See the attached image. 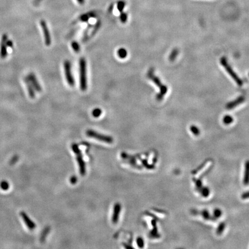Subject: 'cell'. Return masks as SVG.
Instances as JSON below:
<instances>
[{"label":"cell","mask_w":249,"mask_h":249,"mask_svg":"<svg viewBox=\"0 0 249 249\" xmlns=\"http://www.w3.org/2000/svg\"><path fill=\"white\" fill-rule=\"evenodd\" d=\"M190 130L193 133V134H194L195 136H198L200 134V130L198 129V127L195 126H192L190 127Z\"/></svg>","instance_id":"28"},{"label":"cell","mask_w":249,"mask_h":249,"mask_svg":"<svg viewBox=\"0 0 249 249\" xmlns=\"http://www.w3.org/2000/svg\"><path fill=\"white\" fill-rule=\"evenodd\" d=\"M193 213L194 214H198V213L201 214V215H202L203 217L206 220H215V218L210 216L208 212L206 210H204L201 212H196L193 211Z\"/></svg>","instance_id":"15"},{"label":"cell","mask_w":249,"mask_h":249,"mask_svg":"<svg viewBox=\"0 0 249 249\" xmlns=\"http://www.w3.org/2000/svg\"><path fill=\"white\" fill-rule=\"evenodd\" d=\"M72 150H73V152L75 153V154L76 155L77 160L78 164L79 165L80 174L82 176H84L85 174L86 171H85V165L84 161L83 156H82L81 152L80 150L79 149L78 146L77 144H73L72 146Z\"/></svg>","instance_id":"4"},{"label":"cell","mask_w":249,"mask_h":249,"mask_svg":"<svg viewBox=\"0 0 249 249\" xmlns=\"http://www.w3.org/2000/svg\"><path fill=\"white\" fill-rule=\"evenodd\" d=\"M102 113V111L101 109L99 108H95L94 110L92 111V114L93 115V117L95 118L99 117L100 116V115Z\"/></svg>","instance_id":"20"},{"label":"cell","mask_w":249,"mask_h":249,"mask_svg":"<svg viewBox=\"0 0 249 249\" xmlns=\"http://www.w3.org/2000/svg\"><path fill=\"white\" fill-rule=\"evenodd\" d=\"M77 1L81 5H83L84 4L85 0H77Z\"/></svg>","instance_id":"37"},{"label":"cell","mask_w":249,"mask_h":249,"mask_svg":"<svg viewBox=\"0 0 249 249\" xmlns=\"http://www.w3.org/2000/svg\"><path fill=\"white\" fill-rule=\"evenodd\" d=\"M6 45L8 47H13L14 46V43L11 40H7L6 42Z\"/></svg>","instance_id":"34"},{"label":"cell","mask_w":249,"mask_h":249,"mask_svg":"<svg viewBox=\"0 0 249 249\" xmlns=\"http://www.w3.org/2000/svg\"><path fill=\"white\" fill-rule=\"evenodd\" d=\"M243 183L245 185H248L249 184V160H247L245 163V172Z\"/></svg>","instance_id":"14"},{"label":"cell","mask_w":249,"mask_h":249,"mask_svg":"<svg viewBox=\"0 0 249 249\" xmlns=\"http://www.w3.org/2000/svg\"><path fill=\"white\" fill-rule=\"evenodd\" d=\"M72 47L73 49V50L76 52V53H79L80 51V47L79 44L77 42L74 41L72 43Z\"/></svg>","instance_id":"21"},{"label":"cell","mask_w":249,"mask_h":249,"mask_svg":"<svg viewBox=\"0 0 249 249\" xmlns=\"http://www.w3.org/2000/svg\"><path fill=\"white\" fill-rule=\"evenodd\" d=\"M224 228H225V224H224V223H221L220 224V225L219 226V227H218V228H217V229L216 233H217L218 235H220V234H221L223 233V231L224 230Z\"/></svg>","instance_id":"24"},{"label":"cell","mask_w":249,"mask_h":249,"mask_svg":"<svg viewBox=\"0 0 249 249\" xmlns=\"http://www.w3.org/2000/svg\"><path fill=\"white\" fill-rule=\"evenodd\" d=\"M86 134L89 137H92L95 139L100 141H103L104 142H107L108 144L112 143L113 141V138L111 137L106 136L100 134L98 132H95L92 130H88L86 132Z\"/></svg>","instance_id":"6"},{"label":"cell","mask_w":249,"mask_h":249,"mask_svg":"<svg viewBox=\"0 0 249 249\" xmlns=\"http://www.w3.org/2000/svg\"><path fill=\"white\" fill-rule=\"evenodd\" d=\"M25 83L27 85V89H28V94L29 96L32 99H34L35 97V89L33 88V86L31 84V83L30 82V81L28 79V77L27 76L25 79Z\"/></svg>","instance_id":"13"},{"label":"cell","mask_w":249,"mask_h":249,"mask_svg":"<svg viewBox=\"0 0 249 249\" xmlns=\"http://www.w3.org/2000/svg\"><path fill=\"white\" fill-rule=\"evenodd\" d=\"M20 216L22 217L25 224H26L27 227L30 230H33L36 228V224L34 223L33 221H32L28 215L25 213V212L21 211L20 212Z\"/></svg>","instance_id":"9"},{"label":"cell","mask_w":249,"mask_h":249,"mask_svg":"<svg viewBox=\"0 0 249 249\" xmlns=\"http://www.w3.org/2000/svg\"><path fill=\"white\" fill-rule=\"evenodd\" d=\"M42 0H35V2H36V4H39L41 1Z\"/></svg>","instance_id":"38"},{"label":"cell","mask_w":249,"mask_h":249,"mask_svg":"<svg viewBox=\"0 0 249 249\" xmlns=\"http://www.w3.org/2000/svg\"><path fill=\"white\" fill-rule=\"evenodd\" d=\"M220 62H221V65L225 68L226 71L228 72V73L236 81V84L238 85L239 86H242L243 85V81L240 79L239 77H238V76L235 73V72L233 71L232 68L231 67L230 65H229V64L228 63L226 57H224V56L222 57L221 60H220Z\"/></svg>","instance_id":"3"},{"label":"cell","mask_w":249,"mask_h":249,"mask_svg":"<svg viewBox=\"0 0 249 249\" xmlns=\"http://www.w3.org/2000/svg\"><path fill=\"white\" fill-rule=\"evenodd\" d=\"M71 183H72V184H75V183L77 182V178H76V177H75V176L72 177L71 179Z\"/></svg>","instance_id":"35"},{"label":"cell","mask_w":249,"mask_h":249,"mask_svg":"<svg viewBox=\"0 0 249 249\" xmlns=\"http://www.w3.org/2000/svg\"><path fill=\"white\" fill-rule=\"evenodd\" d=\"M40 24H41V27L42 28L45 45L47 46H49L52 43V38H51V36L49 33V30L48 29L47 24L45 20H41L40 21Z\"/></svg>","instance_id":"7"},{"label":"cell","mask_w":249,"mask_h":249,"mask_svg":"<svg viewBox=\"0 0 249 249\" xmlns=\"http://www.w3.org/2000/svg\"><path fill=\"white\" fill-rule=\"evenodd\" d=\"M100 26H101V23H100V20H99V21H98V22L96 23L95 26V28H94V29H93V31H92V32L91 36H92H92L94 35L95 34L97 33V31L99 30V28L100 27Z\"/></svg>","instance_id":"27"},{"label":"cell","mask_w":249,"mask_h":249,"mask_svg":"<svg viewBox=\"0 0 249 249\" xmlns=\"http://www.w3.org/2000/svg\"><path fill=\"white\" fill-rule=\"evenodd\" d=\"M200 193H201L202 196L207 197L209 194V190L208 188H202L200 190Z\"/></svg>","instance_id":"23"},{"label":"cell","mask_w":249,"mask_h":249,"mask_svg":"<svg viewBox=\"0 0 249 249\" xmlns=\"http://www.w3.org/2000/svg\"><path fill=\"white\" fill-rule=\"evenodd\" d=\"M64 68L66 81L68 84L71 87H73L75 85V81L72 73L71 62L68 60L65 61L64 63Z\"/></svg>","instance_id":"5"},{"label":"cell","mask_w":249,"mask_h":249,"mask_svg":"<svg viewBox=\"0 0 249 249\" xmlns=\"http://www.w3.org/2000/svg\"><path fill=\"white\" fill-rule=\"evenodd\" d=\"M178 50L175 49L173 50V52H171V53L170 54L169 56V61H174L175 59L177 58V56L178 54Z\"/></svg>","instance_id":"18"},{"label":"cell","mask_w":249,"mask_h":249,"mask_svg":"<svg viewBox=\"0 0 249 249\" xmlns=\"http://www.w3.org/2000/svg\"><path fill=\"white\" fill-rule=\"evenodd\" d=\"M80 68V84L81 91H85L87 88V63L84 58H81L79 61Z\"/></svg>","instance_id":"2"},{"label":"cell","mask_w":249,"mask_h":249,"mask_svg":"<svg viewBox=\"0 0 249 249\" xmlns=\"http://www.w3.org/2000/svg\"><path fill=\"white\" fill-rule=\"evenodd\" d=\"M89 18H90V15L89 14H82L80 16V20H81L82 21H88Z\"/></svg>","instance_id":"29"},{"label":"cell","mask_w":249,"mask_h":249,"mask_svg":"<svg viewBox=\"0 0 249 249\" xmlns=\"http://www.w3.org/2000/svg\"><path fill=\"white\" fill-rule=\"evenodd\" d=\"M137 243L138 246H139L140 248H142L144 246V240L141 238V237H139L137 239Z\"/></svg>","instance_id":"30"},{"label":"cell","mask_w":249,"mask_h":249,"mask_svg":"<svg viewBox=\"0 0 249 249\" xmlns=\"http://www.w3.org/2000/svg\"><path fill=\"white\" fill-rule=\"evenodd\" d=\"M194 182H195V183L196 184V186H197V188L198 189V190H199V191H200V190H201V189L202 188V182H201V181L200 180V179H194Z\"/></svg>","instance_id":"31"},{"label":"cell","mask_w":249,"mask_h":249,"mask_svg":"<svg viewBox=\"0 0 249 249\" xmlns=\"http://www.w3.org/2000/svg\"><path fill=\"white\" fill-rule=\"evenodd\" d=\"M121 205L119 203H117L115 204L114 207V211H113V218H112V221L114 224H116L119 218V215L121 211Z\"/></svg>","instance_id":"12"},{"label":"cell","mask_w":249,"mask_h":249,"mask_svg":"<svg viewBox=\"0 0 249 249\" xmlns=\"http://www.w3.org/2000/svg\"><path fill=\"white\" fill-rule=\"evenodd\" d=\"M19 160V156L18 155H14V156L11 159L10 161V165H14Z\"/></svg>","instance_id":"32"},{"label":"cell","mask_w":249,"mask_h":249,"mask_svg":"<svg viewBox=\"0 0 249 249\" xmlns=\"http://www.w3.org/2000/svg\"><path fill=\"white\" fill-rule=\"evenodd\" d=\"M28 79L30 81V82L31 83V84L33 86V88L35 90H36L37 91H38L39 92L42 91V87L41 86V85L39 84V81H38L37 77L35 75H34L33 73H30L28 76Z\"/></svg>","instance_id":"10"},{"label":"cell","mask_w":249,"mask_h":249,"mask_svg":"<svg viewBox=\"0 0 249 249\" xmlns=\"http://www.w3.org/2000/svg\"><path fill=\"white\" fill-rule=\"evenodd\" d=\"M232 122H233V118L231 116H230L228 115H226L223 118V122L226 125H229Z\"/></svg>","instance_id":"22"},{"label":"cell","mask_w":249,"mask_h":249,"mask_svg":"<svg viewBox=\"0 0 249 249\" xmlns=\"http://www.w3.org/2000/svg\"><path fill=\"white\" fill-rule=\"evenodd\" d=\"M125 6V2L123 1H120L117 4V8L120 12H122L124 7Z\"/></svg>","instance_id":"26"},{"label":"cell","mask_w":249,"mask_h":249,"mask_svg":"<svg viewBox=\"0 0 249 249\" xmlns=\"http://www.w3.org/2000/svg\"><path fill=\"white\" fill-rule=\"evenodd\" d=\"M0 187L2 189V190L6 191L10 188V184L7 181H3L0 183Z\"/></svg>","instance_id":"19"},{"label":"cell","mask_w":249,"mask_h":249,"mask_svg":"<svg viewBox=\"0 0 249 249\" xmlns=\"http://www.w3.org/2000/svg\"><path fill=\"white\" fill-rule=\"evenodd\" d=\"M50 228L49 227H46L45 228V229L43 230L42 232L41 235V238H40L41 242L42 243L44 242L45 241L47 235H48V234H49V232H50Z\"/></svg>","instance_id":"16"},{"label":"cell","mask_w":249,"mask_h":249,"mask_svg":"<svg viewBox=\"0 0 249 249\" xmlns=\"http://www.w3.org/2000/svg\"><path fill=\"white\" fill-rule=\"evenodd\" d=\"M147 77L150 80L152 81L155 84L158 85L160 89V92L156 95V100L160 101L163 99L164 96L167 92V87L165 85L163 84L161 82L159 78L155 75L154 69L150 68L147 73Z\"/></svg>","instance_id":"1"},{"label":"cell","mask_w":249,"mask_h":249,"mask_svg":"<svg viewBox=\"0 0 249 249\" xmlns=\"http://www.w3.org/2000/svg\"><path fill=\"white\" fill-rule=\"evenodd\" d=\"M221 214H222V213H221V211L220 209H216L214 211L213 215H214L215 217H216V218L219 217L220 216H221Z\"/></svg>","instance_id":"33"},{"label":"cell","mask_w":249,"mask_h":249,"mask_svg":"<svg viewBox=\"0 0 249 249\" xmlns=\"http://www.w3.org/2000/svg\"><path fill=\"white\" fill-rule=\"evenodd\" d=\"M120 20L122 23H125L127 20V15L125 12H121L119 16Z\"/></svg>","instance_id":"25"},{"label":"cell","mask_w":249,"mask_h":249,"mask_svg":"<svg viewBox=\"0 0 249 249\" xmlns=\"http://www.w3.org/2000/svg\"><path fill=\"white\" fill-rule=\"evenodd\" d=\"M244 100H245V98H244V96H239L235 100H234V101L227 104V106H226V107L227 109H232L235 107H236L237 106L242 103Z\"/></svg>","instance_id":"11"},{"label":"cell","mask_w":249,"mask_h":249,"mask_svg":"<svg viewBox=\"0 0 249 249\" xmlns=\"http://www.w3.org/2000/svg\"><path fill=\"white\" fill-rule=\"evenodd\" d=\"M8 40V35L6 34H3L1 38V42L0 44V56L1 58H5L7 55V46L6 45V42Z\"/></svg>","instance_id":"8"},{"label":"cell","mask_w":249,"mask_h":249,"mask_svg":"<svg viewBox=\"0 0 249 249\" xmlns=\"http://www.w3.org/2000/svg\"><path fill=\"white\" fill-rule=\"evenodd\" d=\"M242 198H243V199H246V198H249V192H247V193H244V194L242 195Z\"/></svg>","instance_id":"36"},{"label":"cell","mask_w":249,"mask_h":249,"mask_svg":"<svg viewBox=\"0 0 249 249\" xmlns=\"http://www.w3.org/2000/svg\"><path fill=\"white\" fill-rule=\"evenodd\" d=\"M117 54L119 58L123 59V58H125L127 56V53L125 49L121 48L118 50Z\"/></svg>","instance_id":"17"}]
</instances>
